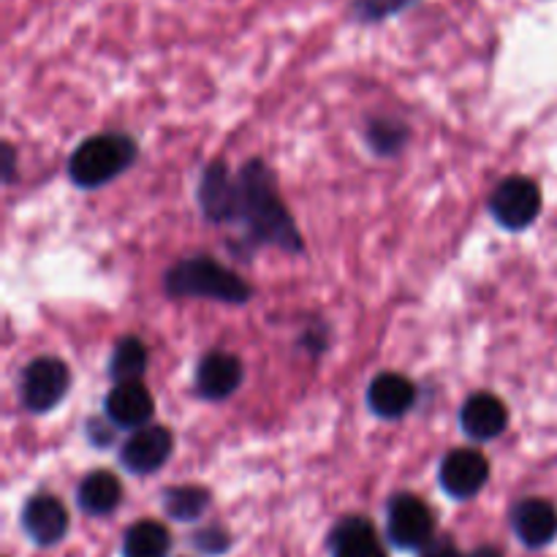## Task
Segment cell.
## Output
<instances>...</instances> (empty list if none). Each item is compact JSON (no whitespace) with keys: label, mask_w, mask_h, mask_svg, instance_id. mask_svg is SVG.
Wrapping results in <instances>:
<instances>
[{"label":"cell","mask_w":557,"mask_h":557,"mask_svg":"<svg viewBox=\"0 0 557 557\" xmlns=\"http://www.w3.org/2000/svg\"><path fill=\"white\" fill-rule=\"evenodd\" d=\"M460 428L468 438L479 441H495L506 433L509 428V411L500 397L490 395V392H476L466 400L460 411Z\"/></svg>","instance_id":"cell-12"},{"label":"cell","mask_w":557,"mask_h":557,"mask_svg":"<svg viewBox=\"0 0 557 557\" xmlns=\"http://www.w3.org/2000/svg\"><path fill=\"white\" fill-rule=\"evenodd\" d=\"M123 500V484L112 471H92L87 473L76 490V504L85 515L103 517L112 515Z\"/></svg>","instance_id":"cell-16"},{"label":"cell","mask_w":557,"mask_h":557,"mask_svg":"<svg viewBox=\"0 0 557 557\" xmlns=\"http://www.w3.org/2000/svg\"><path fill=\"white\" fill-rule=\"evenodd\" d=\"M468 557H504V553H500V549H495V547H479V549H473V553Z\"/></svg>","instance_id":"cell-24"},{"label":"cell","mask_w":557,"mask_h":557,"mask_svg":"<svg viewBox=\"0 0 557 557\" xmlns=\"http://www.w3.org/2000/svg\"><path fill=\"white\" fill-rule=\"evenodd\" d=\"M147 370V348L139 337H123L114 346L112 359H109V375L114 384H131L139 381Z\"/></svg>","instance_id":"cell-18"},{"label":"cell","mask_w":557,"mask_h":557,"mask_svg":"<svg viewBox=\"0 0 557 557\" xmlns=\"http://www.w3.org/2000/svg\"><path fill=\"white\" fill-rule=\"evenodd\" d=\"M417 384L400 373H381L368 386V406L381 419H400L417 403Z\"/></svg>","instance_id":"cell-14"},{"label":"cell","mask_w":557,"mask_h":557,"mask_svg":"<svg viewBox=\"0 0 557 557\" xmlns=\"http://www.w3.org/2000/svg\"><path fill=\"white\" fill-rule=\"evenodd\" d=\"M174 451V435L161 424H147L134 430L120 449V462L134 476H150L161 471Z\"/></svg>","instance_id":"cell-8"},{"label":"cell","mask_w":557,"mask_h":557,"mask_svg":"<svg viewBox=\"0 0 557 557\" xmlns=\"http://www.w3.org/2000/svg\"><path fill=\"white\" fill-rule=\"evenodd\" d=\"M243 362L228 351H210L196 368V395L201 400H226L243 384Z\"/></svg>","instance_id":"cell-11"},{"label":"cell","mask_w":557,"mask_h":557,"mask_svg":"<svg viewBox=\"0 0 557 557\" xmlns=\"http://www.w3.org/2000/svg\"><path fill=\"white\" fill-rule=\"evenodd\" d=\"M408 139H411L408 125L397 123V120L392 117L370 120L368 141L373 145L375 152H381V156H395V152H400L403 147L408 145Z\"/></svg>","instance_id":"cell-20"},{"label":"cell","mask_w":557,"mask_h":557,"mask_svg":"<svg viewBox=\"0 0 557 557\" xmlns=\"http://www.w3.org/2000/svg\"><path fill=\"white\" fill-rule=\"evenodd\" d=\"M199 207L212 223H237L243 226V243L250 248H275L302 253V237L277 196L272 169L253 158L237 174L228 172L223 161L210 163L199 180Z\"/></svg>","instance_id":"cell-1"},{"label":"cell","mask_w":557,"mask_h":557,"mask_svg":"<svg viewBox=\"0 0 557 557\" xmlns=\"http://www.w3.org/2000/svg\"><path fill=\"white\" fill-rule=\"evenodd\" d=\"M3 156H5V163H3V174H5V180H11V174H14V150H11V147H5V150H3Z\"/></svg>","instance_id":"cell-23"},{"label":"cell","mask_w":557,"mask_h":557,"mask_svg":"<svg viewBox=\"0 0 557 557\" xmlns=\"http://www.w3.org/2000/svg\"><path fill=\"white\" fill-rule=\"evenodd\" d=\"M22 531L38 547H54L69 533V511L54 495H33L22 506Z\"/></svg>","instance_id":"cell-9"},{"label":"cell","mask_w":557,"mask_h":557,"mask_svg":"<svg viewBox=\"0 0 557 557\" xmlns=\"http://www.w3.org/2000/svg\"><path fill=\"white\" fill-rule=\"evenodd\" d=\"M433 509L419 495L400 493L386 506V536L397 549H424L433 544Z\"/></svg>","instance_id":"cell-5"},{"label":"cell","mask_w":557,"mask_h":557,"mask_svg":"<svg viewBox=\"0 0 557 557\" xmlns=\"http://www.w3.org/2000/svg\"><path fill=\"white\" fill-rule=\"evenodd\" d=\"M422 557H462V555L457 553L455 544H449V542H435V544H430V547H424Z\"/></svg>","instance_id":"cell-22"},{"label":"cell","mask_w":557,"mask_h":557,"mask_svg":"<svg viewBox=\"0 0 557 557\" xmlns=\"http://www.w3.org/2000/svg\"><path fill=\"white\" fill-rule=\"evenodd\" d=\"M136 161V141L128 134H96L69 158V177L76 188L96 190L112 183Z\"/></svg>","instance_id":"cell-3"},{"label":"cell","mask_w":557,"mask_h":557,"mask_svg":"<svg viewBox=\"0 0 557 557\" xmlns=\"http://www.w3.org/2000/svg\"><path fill=\"white\" fill-rule=\"evenodd\" d=\"M228 544H232V539H228V533L223 531V528H218V525L205 528V531H199L194 536V547L201 549L205 555L226 553Z\"/></svg>","instance_id":"cell-21"},{"label":"cell","mask_w":557,"mask_h":557,"mask_svg":"<svg viewBox=\"0 0 557 557\" xmlns=\"http://www.w3.org/2000/svg\"><path fill=\"white\" fill-rule=\"evenodd\" d=\"M210 506V493L196 484H183V487H169L163 493V509L172 520L177 522H194Z\"/></svg>","instance_id":"cell-19"},{"label":"cell","mask_w":557,"mask_h":557,"mask_svg":"<svg viewBox=\"0 0 557 557\" xmlns=\"http://www.w3.org/2000/svg\"><path fill=\"white\" fill-rule=\"evenodd\" d=\"M71 389V370L58 357H38L27 362L20 379V400L30 413H49Z\"/></svg>","instance_id":"cell-4"},{"label":"cell","mask_w":557,"mask_h":557,"mask_svg":"<svg viewBox=\"0 0 557 557\" xmlns=\"http://www.w3.org/2000/svg\"><path fill=\"white\" fill-rule=\"evenodd\" d=\"M490 212L509 232H522L542 212V190L531 177H506L490 196Z\"/></svg>","instance_id":"cell-6"},{"label":"cell","mask_w":557,"mask_h":557,"mask_svg":"<svg viewBox=\"0 0 557 557\" xmlns=\"http://www.w3.org/2000/svg\"><path fill=\"white\" fill-rule=\"evenodd\" d=\"M511 528L525 547H547L557 539V509L544 498L520 500L511 509Z\"/></svg>","instance_id":"cell-13"},{"label":"cell","mask_w":557,"mask_h":557,"mask_svg":"<svg viewBox=\"0 0 557 557\" xmlns=\"http://www.w3.org/2000/svg\"><path fill=\"white\" fill-rule=\"evenodd\" d=\"M163 288L172 299H215V302L245 305L253 297L250 286L237 272L210 256H190L169 267Z\"/></svg>","instance_id":"cell-2"},{"label":"cell","mask_w":557,"mask_h":557,"mask_svg":"<svg viewBox=\"0 0 557 557\" xmlns=\"http://www.w3.org/2000/svg\"><path fill=\"white\" fill-rule=\"evenodd\" d=\"M332 557H386L384 544L368 517H343L330 533Z\"/></svg>","instance_id":"cell-15"},{"label":"cell","mask_w":557,"mask_h":557,"mask_svg":"<svg viewBox=\"0 0 557 557\" xmlns=\"http://www.w3.org/2000/svg\"><path fill=\"white\" fill-rule=\"evenodd\" d=\"M172 549V533L156 520H139L123 536V557H166Z\"/></svg>","instance_id":"cell-17"},{"label":"cell","mask_w":557,"mask_h":557,"mask_svg":"<svg viewBox=\"0 0 557 557\" xmlns=\"http://www.w3.org/2000/svg\"><path fill=\"white\" fill-rule=\"evenodd\" d=\"M438 482L455 500H468L490 482V462L479 449H455L441 460Z\"/></svg>","instance_id":"cell-7"},{"label":"cell","mask_w":557,"mask_h":557,"mask_svg":"<svg viewBox=\"0 0 557 557\" xmlns=\"http://www.w3.org/2000/svg\"><path fill=\"white\" fill-rule=\"evenodd\" d=\"M152 413H156V400L141 381L114 384V389L103 400V417H107V422H112V428L120 430L147 428Z\"/></svg>","instance_id":"cell-10"}]
</instances>
